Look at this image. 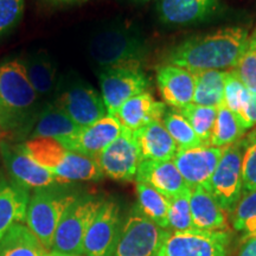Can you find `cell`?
Returning <instances> with one entry per match:
<instances>
[{"label": "cell", "mask_w": 256, "mask_h": 256, "mask_svg": "<svg viewBox=\"0 0 256 256\" xmlns=\"http://www.w3.org/2000/svg\"><path fill=\"white\" fill-rule=\"evenodd\" d=\"M22 146L42 168L66 183L98 182L104 178L98 160L70 151L55 139H28Z\"/></svg>", "instance_id": "cell-5"}, {"label": "cell", "mask_w": 256, "mask_h": 256, "mask_svg": "<svg viewBox=\"0 0 256 256\" xmlns=\"http://www.w3.org/2000/svg\"><path fill=\"white\" fill-rule=\"evenodd\" d=\"M246 130H247L242 126L238 116L232 110L224 104L220 106L210 136V145L226 148L241 140Z\"/></svg>", "instance_id": "cell-29"}, {"label": "cell", "mask_w": 256, "mask_h": 256, "mask_svg": "<svg viewBox=\"0 0 256 256\" xmlns=\"http://www.w3.org/2000/svg\"><path fill=\"white\" fill-rule=\"evenodd\" d=\"M48 250L25 223L14 224L0 241V256H46Z\"/></svg>", "instance_id": "cell-26"}, {"label": "cell", "mask_w": 256, "mask_h": 256, "mask_svg": "<svg viewBox=\"0 0 256 256\" xmlns=\"http://www.w3.org/2000/svg\"><path fill=\"white\" fill-rule=\"evenodd\" d=\"M140 160L170 162L174 158L178 147L162 121H154L134 132Z\"/></svg>", "instance_id": "cell-22"}, {"label": "cell", "mask_w": 256, "mask_h": 256, "mask_svg": "<svg viewBox=\"0 0 256 256\" xmlns=\"http://www.w3.org/2000/svg\"><path fill=\"white\" fill-rule=\"evenodd\" d=\"M0 172H2V171H0Z\"/></svg>", "instance_id": "cell-44"}, {"label": "cell", "mask_w": 256, "mask_h": 256, "mask_svg": "<svg viewBox=\"0 0 256 256\" xmlns=\"http://www.w3.org/2000/svg\"><path fill=\"white\" fill-rule=\"evenodd\" d=\"M122 226L119 204L114 200H104L86 234L83 255L114 256Z\"/></svg>", "instance_id": "cell-13"}, {"label": "cell", "mask_w": 256, "mask_h": 256, "mask_svg": "<svg viewBox=\"0 0 256 256\" xmlns=\"http://www.w3.org/2000/svg\"><path fill=\"white\" fill-rule=\"evenodd\" d=\"M88 54L100 69L138 66L148 55V46L142 34L124 25H107L89 38Z\"/></svg>", "instance_id": "cell-4"}, {"label": "cell", "mask_w": 256, "mask_h": 256, "mask_svg": "<svg viewBox=\"0 0 256 256\" xmlns=\"http://www.w3.org/2000/svg\"><path fill=\"white\" fill-rule=\"evenodd\" d=\"M25 0H0V38L8 36L20 23Z\"/></svg>", "instance_id": "cell-37"}, {"label": "cell", "mask_w": 256, "mask_h": 256, "mask_svg": "<svg viewBox=\"0 0 256 256\" xmlns=\"http://www.w3.org/2000/svg\"><path fill=\"white\" fill-rule=\"evenodd\" d=\"M52 2H83V0H52Z\"/></svg>", "instance_id": "cell-41"}, {"label": "cell", "mask_w": 256, "mask_h": 256, "mask_svg": "<svg viewBox=\"0 0 256 256\" xmlns=\"http://www.w3.org/2000/svg\"><path fill=\"white\" fill-rule=\"evenodd\" d=\"M190 208L194 229L226 230L228 226L226 212L206 188H191Z\"/></svg>", "instance_id": "cell-24"}, {"label": "cell", "mask_w": 256, "mask_h": 256, "mask_svg": "<svg viewBox=\"0 0 256 256\" xmlns=\"http://www.w3.org/2000/svg\"><path fill=\"white\" fill-rule=\"evenodd\" d=\"M170 232L146 218L136 208L124 222L114 256H158Z\"/></svg>", "instance_id": "cell-11"}, {"label": "cell", "mask_w": 256, "mask_h": 256, "mask_svg": "<svg viewBox=\"0 0 256 256\" xmlns=\"http://www.w3.org/2000/svg\"><path fill=\"white\" fill-rule=\"evenodd\" d=\"M0 156L8 170L10 179L30 191L54 184L66 183L34 162L22 144L0 140Z\"/></svg>", "instance_id": "cell-12"}, {"label": "cell", "mask_w": 256, "mask_h": 256, "mask_svg": "<svg viewBox=\"0 0 256 256\" xmlns=\"http://www.w3.org/2000/svg\"><path fill=\"white\" fill-rule=\"evenodd\" d=\"M51 102L80 127L95 124L108 115L101 92L75 72L60 76Z\"/></svg>", "instance_id": "cell-6"}, {"label": "cell", "mask_w": 256, "mask_h": 256, "mask_svg": "<svg viewBox=\"0 0 256 256\" xmlns=\"http://www.w3.org/2000/svg\"><path fill=\"white\" fill-rule=\"evenodd\" d=\"M102 100L107 114L114 116L124 102L148 92L151 81L138 66H114L100 69L98 74Z\"/></svg>", "instance_id": "cell-9"}, {"label": "cell", "mask_w": 256, "mask_h": 256, "mask_svg": "<svg viewBox=\"0 0 256 256\" xmlns=\"http://www.w3.org/2000/svg\"><path fill=\"white\" fill-rule=\"evenodd\" d=\"M242 159L243 194L256 190V130L244 140Z\"/></svg>", "instance_id": "cell-36"}, {"label": "cell", "mask_w": 256, "mask_h": 256, "mask_svg": "<svg viewBox=\"0 0 256 256\" xmlns=\"http://www.w3.org/2000/svg\"><path fill=\"white\" fill-rule=\"evenodd\" d=\"M232 226L243 235H256V190L240 200L232 211Z\"/></svg>", "instance_id": "cell-34"}, {"label": "cell", "mask_w": 256, "mask_h": 256, "mask_svg": "<svg viewBox=\"0 0 256 256\" xmlns=\"http://www.w3.org/2000/svg\"><path fill=\"white\" fill-rule=\"evenodd\" d=\"M104 202V198L83 194L63 216L56 230L51 250L69 255H83L86 234Z\"/></svg>", "instance_id": "cell-7"}, {"label": "cell", "mask_w": 256, "mask_h": 256, "mask_svg": "<svg viewBox=\"0 0 256 256\" xmlns=\"http://www.w3.org/2000/svg\"><path fill=\"white\" fill-rule=\"evenodd\" d=\"M238 256H256V235H243Z\"/></svg>", "instance_id": "cell-38"}, {"label": "cell", "mask_w": 256, "mask_h": 256, "mask_svg": "<svg viewBox=\"0 0 256 256\" xmlns=\"http://www.w3.org/2000/svg\"><path fill=\"white\" fill-rule=\"evenodd\" d=\"M166 110L164 102L156 101L151 92H145L124 102L114 116L122 128L134 133L146 124L162 121Z\"/></svg>", "instance_id": "cell-19"}, {"label": "cell", "mask_w": 256, "mask_h": 256, "mask_svg": "<svg viewBox=\"0 0 256 256\" xmlns=\"http://www.w3.org/2000/svg\"><path fill=\"white\" fill-rule=\"evenodd\" d=\"M232 72L249 92L256 94V30L252 37H249L247 49Z\"/></svg>", "instance_id": "cell-35"}, {"label": "cell", "mask_w": 256, "mask_h": 256, "mask_svg": "<svg viewBox=\"0 0 256 256\" xmlns=\"http://www.w3.org/2000/svg\"><path fill=\"white\" fill-rule=\"evenodd\" d=\"M255 124H256V94H252V92L250 101H249L247 110H246L243 126H244L246 130H249V128L254 127Z\"/></svg>", "instance_id": "cell-39"}, {"label": "cell", "mask_w": 256, "mask_h": 256, "mask_svg": "<svg viewBox=\"0 0 256 256\" xmlns=\"http://www.w3.org/2000/svg\"><path fill=\"white\" fill-rule=\"evenodd\" d=\"M224 78L226 72L206 70L194 74V92L192 104L220 107L224 101Z\"/></svg>", "instance_id": "cell-28"}, {"label": "cell", "mask_w": 256, "mask_h": 256, "mask_svg": "<svg viewBox=\"0 0 256 256\" xmlns=\"http://www.w3.org/2000/svg\"><path fill=\"white\" fill-rule=\"evenodd\" d=\"M96 160L106 177L116 182L134 180L142 162L134 134L124 128L120 136L106 147Z\"/></svg>", "instance_id": "cell-14"}, {"label": "cell", "mask_w": 256, "mask_h": 256, "mask_svg": "<svg viewBox=\"0 0 256 256\" xmlns=\"http://www.w3.org/2000/svg\"><path fill=\"white\" fill-rule=\"evenodd\" d=\"M82 192L76 183H58L34 190L28 206L25 224L43 247L50 252L63 216Z\"/></svg>", "instance_id": "cell-3"}, {"label": "cell", "mask_w": 256, "mask_h": 256, "mask_svg": "<svg viewBox=\"0 0 256 256\" xmlns=\"http://www.w3.org/2000/svg\"><path fill=\"white\" fill-rule=\"evenodd\" d=\"M223 151L224 148L211 145L178 150L172 162L188 188H209L211 177L218 165Z\"/></svg>", "instance_id": "cell-15"}, {"label": "cell", "mask_w": 256, "mask_h": 256, "mask_svg": "<svg viewBox=\"0 0 256 256\" xmlns=\"http://www.w3.org/2000/svg\"><path fill=\"white\" fill-rule=\"evenodd\" d=\"M156 81L164 104L174 110H182L194 101V78L188 70L162 64L156 69Z\"/></svg>", "instance_id": "cell-18"}, {"label": "cell", "mask_w": 256, "mask_h": 256, "mask_svg": "<svg viewBox=\"0 0 256 256\" xmlns=\"http://www.w3.org/2000/svg\"><path fill=\"white\" fill-rule=\"evenodd\" d=\"M136 191L138 211L160 228L168 229L170 198L144 183H136Z\"/></svg>", "instance_id": "cell-27"}, {"label": "cell", "mask_w": 256, "mask_h": 256, "mask_svg": "<svg viewBox=\"0 0 256 256\" xmlns=\"http://www.w3.org/2000/svg\"><path fill=\"white\" fill-rule=\"evenodd\" d=\"M250 98L252 92L240 81L238 76L232 70L230 72H226L223 104L238 116V119L242 124V126L243 121H244L246 110H247Z\"/></svg>", "instance_id": "cell-32"}, {"label": "cell", "mask_w": 256, "mask_h": 256, "mask_svg": "<svg viewBox=\"0 0 256 256\" xmlns=\"http://www.w3.org/2000/svg\"><path fill=\"white\" fill-rule=\"evenodd\" d=\"M218 8L220 0H158L156 10L162 24L190 26L208 20Z\"/></svg>", "instance_id": "cell-17"}, {"label": "cell", "mask_w": 256, "mask_h": 256, "mask_svg": "<svg viewBox=\"0 0 256 256\" xmlns=\"http://www.w3.org/2000/svg\"><path fill=\"white\" fill-rule=\"evenodd\" d=\"M136 180V183H144L156 188L170 200L188 188L172 160H142L138 168Z\"/></svg>", "instance_id": "cell-20"}, {"label": "cell", "mask_w": 256, "mask_h": 256, "mask_svg": "<svg viewBox=\"0 0 256 256\" xmlns=\"http://www.w3.org/2000/svg\"><path fill=\"white\" fill-rule=\"evenodd\" d=\"M78 126L66 113L51 101H46L38 115L36 124L32 128L28 139H55L57 142L66 139L78 130ZM26 142V140H25Z\"/></svg>", "instance_id": "cell-25"}, {"label": "cell", "mask_w": 256, "mask_h": 256, "mask_svg": "<svg viewBox=\"0 0 256 256\" xmlns=\"http://www.w3.org/2000/svg\"><path fill=\"white\" fill-rule=\"evenodd\" d=\"M31 192L0 172V241L14 224L25 223Z\"/></svg>", "instance_id": "cell-21"}, {"label": "cell", "mask_w": 256, "mask_h": 256, "mask_svg": "<svg viewBox=\"0 0 256 256\" xmlns=\"http://www.w3.org/2000/svg\"><path fill=\"white\" fill-rule=\"evenodd\" d=\"M2 136V126H0V138Z\"/></svg>", "instance_id": "cell-43"}, {"label": "cell", "mask_w": 256, "mask_h": 256, "mask_svg": "<svg viewBox=\"0 0 256 256\" xmlns=\"http://www.w3.org/2000/svg\"><path fill=\"white\" fill-rule=\"evenodd\" d=\"M249 42L248 31L241 26L218 28L203 36L190 37L176 46L168 55V64L192 74L235 68Z\"/></svg>", "instance_id": "cell-1"}, {"label": "cell", "mask_w": 256, "mask_h": 256, "mask_svg": "<svg viewBox=\"0 0 256 256\" xmlns=\"http://www.w3.org/2000/svg\"><path fill=\"white\" fill-rule=\"evenodd\" d=\"M166 130L174 140L178 150H186L203 145L200 138L192 130L191 124L182 115L179 110H168L162 120Z\"/></svg>", "instance_id": "cell-30"}, {"label": "cell", "mask_w": 256, "mask_h": 256, "mask_svg": "<svg viewBox=\"0 0 256 256\" xmlns=\"http://www.w3.org/2000/svg\"><path fill=\"white\" fill-rule=\"evenodd\" d=\"M232 234L190 229L170 232L158 256H228Z\"/></svg>", "instance_id": "cell-10"}, {"label": "cell", "mask_w": 256, "mask_h": 256, "mask_svg": "<svg viewBox=\"0 0 256 256\" xmlns=\"http://www.w3.org/2000/svg\"><path fill=\"white\" fill-rule=\"evenodd\" d=\"M130 2H151V0H130Z\"/></svg>", "instance_id": "cell-42"}, {"label": "cell", "mask_w": 256, "mask_h": 256, "mask_svg": "<svg viewBox=\"0 0 256 256\" xmlns=\"http://www.w3.org/2000/svg\"><path fill=\"white\" fill-rule=\"evenodd\" d=\"M243 140L224 148L208 188L226 212L232 214L243 196Z\"/></svg>", "instance_id": "cell-8"}, {"label": "cell", "mask_w": 256, "mask_h": 256, "mask_svg": "<svg viewBox=\"0 0 256 256\" xmlns=\"http://www.w3.org/2000/svg\"><path fill=\"white\" fill-rule=\"evenodd\" d=\"M46 102L28 81L23 60L0 62V126L2 136L28 140Z\"/></svg>", "instance_id": "cell-2"}, {"label": "cell", "mask_w": 256, "mask_h": 256, "mask_svg": "<svg viewBox=\"0 0 256 256\" xmlns=\"http://www.w3.org/2000/svg\"><path fill=\"white\" fill-rule=\"evenodd\" d=\"M22 60L34 92L44 102L52 100L58 78L57 66L50 54L46 50H37Z\"/></svg>", "instance_id": "cell-23"}, {"label": "cell", "mask_w": 256, "mask_h": 256, "mask_svg": "<svg viewBox=\"0 0 256 256\" xmlns=\"http://www.w3.org/2000/svg\"><path fill=\"white\" fill-rule=\"evenodd\" d=\"M218 107H206L190 104L179 110L182 115L191 124L192 130L200 138L203 145H210V136L217 116Z\"/></svg>", "instance_id": "cell-31"}, {"label": "cell", "mask_w": 256, "mask_h": 256, "mask_svg": "<svg viewBox=\"0 0 256 256\" xmlns=\"http://www.w3.org/2000/svg\"><path fill=\"white\" fill-rule=\"evenodd\" d=\"M122 130L116 118L106 115L95 124L80 127L78 132L58 142L70 151L96 159L106 147L120 136Z\"/></svg>", "instance_id": "cell-16"}, {"label": "cell", "mask_w": 256, "mask_h": 256, "mask_svg": "<svg viewBox=\"0 0 256 256\" xmlns=\"http://www.w3.org/2000/svg\"><path fill=\"white\" fill-rule=\"evenodd\" d=\"M191 188H188L170 200L168 228L174 232L194 229L190 208Z\"/></svg>", "instance_id": "cell-33"}, {"label": "cell", "mask_w": 256, "mask_h": 256, "mask_svg": "<svg viewBox=\"0 0 256 256\" xmlns=\"http://www.w3.org/2000/svg\"><path fill=\"white\" fill-rule=\"evenodd\" d=\"M46 256H82V255H69V254H63V252H58L55 250H50L48 252V254Z\"/></svg>", "instance_id": "cell-40"}]
</instances>
